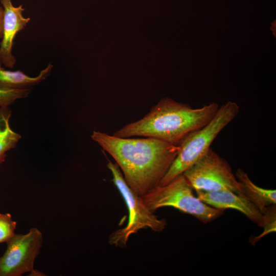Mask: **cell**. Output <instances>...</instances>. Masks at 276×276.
<instances>
[{
  "mask_svg": "<svg viewBox=\"0 0 276 276\" xmlns=\"http://www.w3.org/2000/svg\"><path fill=\"white\" fill-rule=\"evenodd\" d=\"M16 226L10 213H0V243L7 242L14 236Z\"/></svg>",
  "mask_w": 276,
  "mask_h": 276,
  "instance_id": "obj_15",
  "label": "cell"
},
{
  "mask_svg": "<svg viewBox=\"0 0 276 276\" xmlns=\"http://www.w3.org/2000/svg\"><path fill=\"white\" fill-rule=\"evenodd\" d=\"M4 10L3 34L0 43V63L12 68L16 63L12 47L16 34L23 30L30 20L23 15L22 5L15 7L11 0H0Z\"/></svg>",
  "mask_w": 276,
  "mask_h": 276,
  "instance_id": "obj_8",
  "label": "cell"
},
{
  "mask_svg": "<svg viewBox=\"0 0 276 276\" xmlns=\"http://www.w3.org/2000/svg\"><path fill=\"white\" fill-rule=\"evenodd\" d=\"M185 177L180 175L165 185H158L142 197L147 207L154 213L171 206L207 223L220 217L224 211L212 207L195 196Z\"/></svg>",
  "mask_w": 276,
  "mask_h": 276,
  "instance_id": "obj_4",
  "label": "cell"
},
{
  "mask_svg": "<svg viewBox=\"0 0 276 276\" xmlns=\"http://www.w3.org/2000/svg\"><path fill=\"white\" fill-rule=\"evenodd\" d=\"M236 177L240 184L243 195L262 213L265 209L276 204L275 190L266 189L255 184L247 174L238 168Z\"/></svg>",
  "mask_w": 276,
  "mask_h": 276,
  "instance_id": "obj_10",
  "label": "cell"
},
{
  "mask_svg": "<svg viewBox=\"0 0 276 276\" xmlns=\"http://www.w3.org/2000/svg\"><path fill=\"white\" fill-rule=\"evenodd\" d=\"M11 110L9 107L0 106V164L6 157V152L15 148L21 138L19 134L10 127L9 119Z\"/></svg>",
  "mask_w": 276,
  "mask_h": 276,
  "instance_id": "obj_12",
  "label": "cell"
},
{
  "mask_svg": "<svg viewBox=\"0 0 276 276\" xmlns=\"http://www.w3.org/2000/svg\"><path fill=\"white\" fill-rule=\"evenodd\" d=\"M219 105L212 103L199 108L166 98L154 106L141 119L115 131L119 137L142 136L178 145L190 133L207 124L215 116Z\"/></svg>",
  "mask_w": 276,
  "mask_h": 276,
  "instance_id": "obj_2",
  "label": "cell"
},
{
  "mask_svg": "<svg viewBox=\"0 0 276 276\" xmlns=\"http://www.w3.org/2000/svg\"><path fill=\"white\" fill-rule=\"evenodd\" d=\"M239 109L237 103L228 101L219 107L207 124L188 134L178 145L179 151L158 185H165L182 174L203 157L219 133L237 116Z\"/></svg>",
  "mask_w": 276,
  "mask_h": 276,
  "instance_id": "obj_3",
  "label": "cell"
},
{
  "mask_svg": "<svg viewBox=\"0 0 276 276\" xmlns=\"http://www.w3.org/2000/svg\"><path fill=\"white\" fill-rule=\"evenodd\" d=\"M195 192L198 198L208 205L224 211L226 209L237 210L260 226L262 213L243 194L228 190Z\"/></svg>",
  "mask_w": 276,
  "mask_h": 276,
  "instance_id": "obj_9",
  "label": "cell"
},
{
  "mask_svg": "<svg viewBox=\"0 0 276 276\" xmlns=\"http://www.w3.org/2000/svg\"><path fill=\"white\" fill-rule=\"evenodd\" d=\"M42 243V233L35 227L26 234H15L7 242V249L0 257V276H20L26 272L39 273L33 266Z\"/></svg>",
  "mask_w": 276,
  "mask_h": 276,
  "instance_id": "obj_7",
  "label": "cell"
},
{
  "mask_svg": "<svg viewBox=\"0 0 276 276\" xmlns=\"http://www.w3.org/2000/svg\"><path fill=\"white\" fill-rule=\"evenodd\" d=\"M4 15V8L0 7V38H2L3 34Z\"/></svg>",
  "mask_w": 276,
  "mask_h": 276,
  "instance_id": "obj_16",
  "label": "cell"
},
{
  "mask_svg": "<svg viewBox=\"0 0 276 276\" xmlns=\"http://www.w3.org/2000/svg\"><path fill=\"white\" fill-rule=\"evenodd\" d=\"M262 219L260 227L263 228L262 234L257 236L250 237L249 242L255 245L267 235L275 232L276 230V206L275 204L267 207L262 213Z\"/></svg>",
  "mask_w": 276,
  "mask_h": 276,
  "instance_id": "obj_13",
  "label": "cell"
},
{
  "mask_svg": "<svg viewBox=\"0 0 276 276\" xmlns=\"http://www.w3.org/2000/svg\"><path fill=\"white\" fill-rule=\"evenodd\" d=\"M91 137L113 158L128 186L141 196L159 185L179 150L178 145L151 137H119L97 131Z\"/></svg>",
  "mask_w": 276,
  "mask_h": 276,
  "instance_id": "obj_1",
  "label": "cell"
},
{
  "mask_svg": "<svg viewBox=\"0 0 276 276\" xmlns=\"http://www.w3.org/2000/svg\"><path fill=\"white\" fill-rule=\"evenodd\" d=\"M107 167L112 175V180L123 196L129 211V219L126 226L114 231L109 236L111 245L123 247L126 245L129 237L143 228L153 231H163L167 225L165 219L159 218L147 207L142 196L136 194L125 181L120 169L116 163L108 160Z\"/></svg>",
  "mask_w": 276,
  "mask_h": 276,
  "instance_id": "obj_5",
  "label": "cell"
},
{
  "mask_svg": "<svg viewBox=\"0 0 276 276\" xmlns=\"http://www.w3.org/2000/svg\"><path fill=\"white\" fill-rule=\"evenodd\" d=\"M0 63V88L26 89L40 83L51 74L53 65L50 63L36 77H30L20 71L5 70Z\"/></svg>",
  "mask_w": 276,
  "mask_h": 276,
  "instance_id": "obj_11",
  "label": "cell"
},
{
  "mask_svg": "<svg viewBox=\"0 0 276 276\" xmlns=\"http://www.w3.org/2000/svg\"><path fill=\"white\" fill-rule=\"evenodd\" d=\"M182 175L195 191L228 190L243 194L229 164L212 148Z\"/></svg>",
  "mask_w": 276,
  "mask_h": 276,
  "instance_id": "obj_6",
  "label": "cell"
},
{
  "mask_svg": "<svg viewBox=\"0 0 276 276\" xmlns=\"http://www.w3.org/2000/svg\"><path fill=\"white\" fill-rule=\"evenodd\" d=\"M32 88L26 89H5L0 88V106L9 107L18 99L27 98Z\"/></svg>",
  "mask_w": 276,
  "mask_h": 276,
  "instance_id": "obj_14",
  "label": "cell"
}]
</instances>
